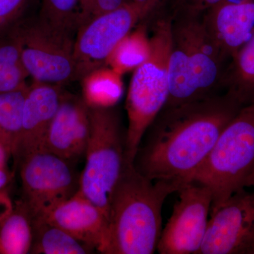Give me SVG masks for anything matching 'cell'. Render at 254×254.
I'll return each mask as SVG.
<instances>
[{"instance_id": "obj_25", "label": "cell", "mask_w": 254, "mask_h": 254, "mask_svg": "<svg viewBox=\"0 0 254 254\" xmlns=\"http://www.w3.org/2000/svg\"><path fill=\"white\" fill-rule=\"evenodd\" d=\"M125 3V0H79L77 30L97 16L117 9Z\"/></svg>"}, {"instance_id": "obj_20", "label": "cell", "mask_w": 254, "mask_h": 254, "mask_svg": "<svg viewBox=\"0 0 254 254\" xmlns=\"http://www.w3.org/2000/svg\"><path fill=\"white\" fill-rule=\"evenodd\" d=\"M82 98L90 107L115 106L123 93L122 75L101 66L81 80Z\"/></svg>"}, {"instance_id": "obj_1", "label": "cell", "mask_w": 254, "mask_h": 254, "mask_svg": "<svg viewBox=\"0 0 254 254\" xmlns=\"http://www.w3.org/2000/svg\"><path fill=\"white\" fill-rule=\"evenodd\" d=\"M243 106L224 92L164 107L145 131L133 167L150 180L182 188L193 182L224 128Z\"/></svg>"}, {"instance_id": "obj_7", "label": "cell", "mask_w": 254, "mask_h": 254, "mask_svg": "<svg viewBox=\"0 0 254 254\" xmlns=\"http://www.w3.org/2000/svg\"><path fill=\"white\" fill-rule=\"evenodd\" d=\"M25 67L33 81L64 85L76 81V34L55 27L39 16H27L16 27Z\"/></svg>"}, {"instance_id": "obj_8", "label": "cell", "mask_w": 254, "mask_h": 254, "mask_svg": "<svg viewBox=\"0 0 254 254\" xmlns=\"http://www.w3.org/2000/svg\"><path fill=\"white\" fill-rule=\"evenodd\" d=\"M71 163L42 150L28 155L19 164L21 200L33 218L43 216L79 190L80 175Z\"/></svg>"}, {"instance_id": "obj_5", "label": "cell", "mask_w": 254, "mask_h": 254, "mask_svg": "<svg viewBox=\"0 0 254 254\" xmlns=\"http://www.w3.org/2000/svg\"><path fill=\"white\" fill-rule=\"evenodd\" d=\"M254 174V103L241 108L224 128L193 182L212 193L210 211L238 190L248 188Z\"/></svg>"}, {"instance_id": "obj_24", "label": "cell", "mask_w": 254, "mask_h": 254, "mask_svg": "<svg viewBox=\"0 0 254 254\" xmlns=\"http://www.w3.org/2000/svg\"><path fill=\"white\" fill-rule=\"evenodd\" d=\"M35 0H0V36L12 31L27 17Z\"/></svg>"}, {"instance_id": "obj_11", "label": "cell", "mask_w": 254, "mask_h": 254, "mask_svg": "<svg viewBox=\"0 0 254 254\" xmlns=\"http://www.w3.org/2000/svg\"><path fill=\"white\" fill-rule=\"evenodd\" d=\"M210 214L198 254H254V190H238Z\"/></svg>"}, {"instance_id": "obj_30", "label": "cell", "mask_w": 254, "mask_h": 254, "mask_svg": "<svg viewBox=\"0 0 254 254\" xmlns=\"http://www.w3.org/2000/svg\"><path fill=\"white\" fill-rule=\"evenodd\" d=\"M248 187H253V188H254V174L252 178H251L250 183H249Z\"/></svg>"}, {"instance_id": "obj_19", "label": "cell", "mask_w": 254, "mask_h": 254, "mask_svg": "<svg viewBox=\"0 0 254 254\" xmlns=\"http://www.w3.org/2000/svg\"><path fill=\"white\" fill-rule=\"evenodd\" d=\"M29 77L22 58V46L16 28L0 36V92L27 86Z\"/></svg>"}, {"instance_id": "obj_3", "label": "cell", "mask_w": 254, "mask_h": 254, "mask_svg": "<svg viewBox=\"0 0 254 254\" xmlns=\"http://www.w3.org/2000/svg\"><path fill=\"white\" fill-rule=\"evenodd\" d=\"M171 20L170 91L165 106L221 93L222 78L228 63L209 38L202 18L177 14Z\"/></svg>"}, {"instance_id": "obj_29", "label": "cell", "mask_w": 254, "mask_h": 254, "mask_svg": "<svg viewBox=\"0 0 254 254\" xmlns=\"http://www.w3.org/2000/svg\"><path fill=\"white\" fill-rule=\"evenodd\" d=\"M222 0H202L203 3L204 2L205 4L208 5H216L219 4V3L221 2Z\"/></svg>"}, {"instance_id": "obj_23", "label": "cell", "mask_w": 254, "mask_h": 254, "mask_svg": "<svg viewBox=\"0 0 254 254\" xmlns=\"http://www.w3.org/2000/svg\"><path fill=\"white\" fill-rule=\"evenodd\" d=\"M79 0H40L38 16L64 31L76 33Z\"/></svg>"}, {"instance_id": "obj_28", "label": "cell", "mask_w": 254, "mask_h": 254, "mask_svg": "<svg viewBox=\"0 0 254 254\" xmlns=\"http://www.w3.org/2000/svg\"><path fill=\"white\" fill-rule=\"evenodd\" d=\"M9 159V155L6 153L4 147L0 143V167L6 166Z\"/></svg>"}, {"instance_id": "obj_9", "label": "cell", "mask_w": 254, "mask_h": 254, "mask_svg": "<svg viewBox=\"0 0 254 254\" xmlns=\"http://www.w3.org/2000/svg\"><path fill=\"white\" fill-rule=\"evenodd\" d=\"M177 192L178 200L163 229L157 251L160 254H198L208 227L211 191L192 182Z\"/></svg>"}, {"instance_id": "obj_17", "label": "cell", "mask_w": 254, "mask_h": 254, "mask_svg": "<svg viewBox=\"0 0 254 254\" xmlns=\"http://www.w3.org/2000/svg\"><path fill=\"white\" fill-rule=\"evenodd\" d=\"M33 217L22 200H18L0 222V254H26L33 243Z\"/></svg>"}, {"instance_id": "obj_18", "label": "cell", "mask_w": 254, "mask_h": 254, "mask_svg": "<svg viewBox=\"0 0 254 254\" xmlns=\"http://www.w3.org/2000/svg\"><path fill=\"white\" fill-rule=\"evenodd\" d=\"M33 243L30 254H86L95 251L45 219L33 218Z\"/></svg>"}, {"instance_id": "obj_2", "label": "cell", "mask_w": 254, "mask_h": 254, "mask_svg": "<svg viewBox=\"0 0 254 254\" xmlns=\"http://www.w3.org/2000/svg\"><path fill=\"white\" fill-rule=\"evenodd\" d=\"M180 187L153 181L127 163L110 198L105 254H153L161 236L162 209Z\"/></svg>"}, {"instance_id": "obj_27", "label": "cell", "mask_w": 254, "mask_h": 254, "mask_svg": "<svg viewBox=\"0 0 254 254\" xmlns=\"http://www.w3.org/2000/svg\"><path fill=\"white\" fill-rule=\"evenodd\" d=\"M132 3L139 10L141 20L146 17L149 10L150 3L153 0H132Z\"/></svg>"}, {"instance_id": "obj_16", "label": "cell", "mask_w": 254, "mask_h": 254, "mask_svg": "<svg viewBox=\"0 0 254 254\" xmlns=\"http://www.w3.org/2000/svg\"><path fill=\"white\" fill-rule=\"evenodd\" d=\"M222 88L244 106L254 103V33L227 65Z\"/></svg>"}, {"instance_id": "obj_14", "label": "cell", "mask_w": 254, "mask_h": 254, "mask_svg": "<svg viewBox=\"0 0 254 254\" xmlns=\"http://www.w3.org/2000/svg\"><path fill=\"white\" fill-rule=\"evenodd\" d=\"M94 250L103 254L108 237V220L96 205L78 190L43 216Z\"/></svg>"}, {"instance_id": "obj_6", "label": "cell", "mask_w": 254, "mask_h": 254, "mask_svg": "<svg viewBox=\"0 0 254 254\" xmlns=\"http://www.w3.org/2000/svg\"><path fill=\"white\" fill-rule=\"evenodd\" d=\"M91 132L80 175L79 191L106 215L114 189L126 165L127 128L115 106L90 107Z\"/></svg>"}, {"instance_id": "obj_21", "label": "cell", "mask_w": 254, "mask_h": 254, "mask_svg": "<svg viewBox=\"0 0 254 254\" xmlns=\"http://www.w3.org/2000/svg\"><path fill=\"white\" fill-rule=\"evenodd\" d=\"M27 86L0 92V143L9 158L14 154L22 127L23 105Z\"/></svg>"}, {"instance_id": "obj_13", "label": "cell", "mask_w": 254, "mask_h": 254, "mask_svg": "<svg viewBox=\"0 0 254 254\" xmlns=\"http://www.w3.org/2000/svg\"><path fill=\"white\" fill-rule=\"evenodd\" d=\"M63 86L33 81L23 105L22 127L12 157L17 166L28 155L45 150L48 130L58 111Z\"/></svg>"}, {"instance_id": "obj_10", "label": "cell", "mask_w": 254, "mask_h": 254, "mask_svg": "<svg viewBox=\"0 0 254 254\" xmlns=\"http://www.w3.org/2000/svg\"><path fill=\"white\" fill-rule=\"evenodd\" d=\"M140 21L141 16L138 8L132 2L125 3L78 28L73 49L76 81H81L96 68L107 66L114 48Z\"/></svg>"}, {"instance_id": "obj_26", "label": "cell", "mask_w": 254, "mask_h": 254, "mask_svg": "<svg viewBox=\"0 0 254 254\" xmlns=\"http://www.w3.org/2000/svg\"><path fill=\"white\" fill-rule=\"evenodd\" d=\"M12 178V174L8 170L6 165L0 167V192L6 190Z\"/></svg>"}, {"instance_id": "obj_4", "label": "cell", "mask_w": 254, "mask_h": 254, "mask_svg": "<svg viewBox=\"0 0 254 254\" xmlns=\"http://www.w3.org/2000/svg\"><path fill=\"white\" fill-rule=\"evenodd\" d=\"M171 22V18H163L152 23L150 54L133 70L126 100L127 163L133 164L145 131L168 101Z\"/></svg>"}, {"instance_id": "obj_22", "label": "cell", "mask_w": 254, "mask_h": 254, "mask_svg": "<svg viewBox=\"0 0 254 254\" xmlns=\"http://www.w3.org/2000/svg\"><path fill=\"white\" fill-rule=\"evenodd\" d=\"M150 50L149 35L145 25H141L119 42L110 53L106 65L123 76L144 63Z\"/></svg>"}, {"instance_id": "obj_12", "label": "cell", "mask_w": 254, "mask_h": 254, "mask_svg": "<svg viewBox=\"0 0 254 254\" xmlns=\"http://www.w3.org/2000/svg\"><path fill=\"white\" fill-rule=\"evenodd\" d=\"M91 132L89 106L83 98L63 91L47 134L45 150L73 163L84 158Z\"/></svg>"}, {"instance_id": "obj_15", "label": "cell", "mask_w": 254, "mask_h": 254, "mask_svg": "<svg viewBox=\"0 0 254 254\" xmlns=\"http://www.w3.org/2000/svg\"><path fill=\"white\" fill-rule=\"evenodd\" d=\"M207 34L229 63L254 33V3H230L202 18Z\"/></svg>"}]
</instances>
